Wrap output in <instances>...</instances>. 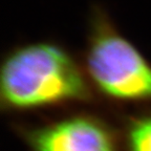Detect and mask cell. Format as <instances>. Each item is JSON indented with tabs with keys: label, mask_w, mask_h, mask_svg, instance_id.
<instances>
[{
	"label": "cell",
	"mask_w": 151,
	"mask_h": 151,
	"mask_svg": "<svg viewBox=\"0 0 151 151\" xmlns=\"http://www.w3.org/2000/svg\"><path fill=\"white\" fill-rule=\"evenodd\" d=\"M125 151H151V107L116 112Z\"/></svg>",
	"instance_id": "277c9868"
},
{
	"label": "cell",
	"mask_w": 151,
	"mask_h": 151,
	"mask_svg": "<svg viewBox=\"0 0 151 151\" xmlns=\"http://www.w3.org/2000/svg\"><path fill=\"white\" fill-rule=\"evenodd\" d=\"M82 60L54 40L20 43L0 65V107L9 116L100 106Z\"/></svg>",
	"instance_id": "6da1fadb"
},
{
	"label": "cell",
	"mask_w": 151,
	"mask_h": 151,
	"mask_svg": "<svg viewBox=\"0 0 151 151\" xmlns=\"http://www.w3.org/2000/svg\"><path fill=\"white\" fill-rule=\"evenodd\" d=\"M27 151H125L119 125L91 107L66 109L36 122L13 121Z\"/></svg>",
	"instance_id": "3957f363"
},
{
	"label": "cell",
	"mask_w": 151,
	"mask_h": 151,
	"mask_svg": "<svg viewBox=\"0 0 151 151\" xmlns=\"http://www.w3.org/2000/svg\"><path fill=\"white\" fill-rule=\"evenodd\" d=\"M81 60L103 104L114 110L151 107V62L100 4L90 9Z\"/></svg>",
	"instance_id": "7a4b0ae2"
}]
</instances>
